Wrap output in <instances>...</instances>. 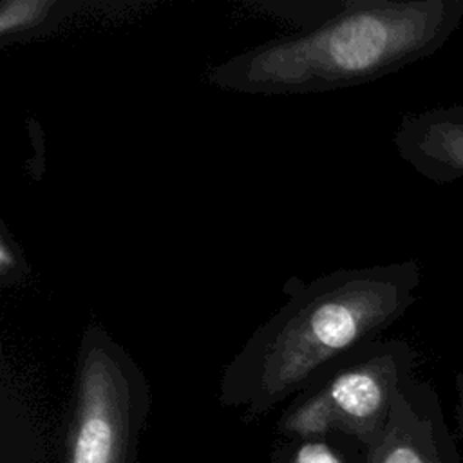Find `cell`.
Returning a JSON list of instances; mask_svg holds the SVG:
<instances>
[{
    "mask_svg": "<svg viewBox=\"0 0 463 463\" xmlns=\"http://www.w3.org/2000/svg\"><path fill=\"white\" fill-rule=\"evenodd\" d=\"M421 280L414 259L289 277L284 304L244 342L221 380V402L260 414L324 378L398 322Z\"/></svg>",
    "mask_w": 463,
    "mask_h": 463,
    "instance_id": "6da1fadb",
    "label": "cell"
},
{
    "mask_svg": "<svg viewBox=\"0 0 463 463\" xmlns=\"http://www.w3.org/2000/svg\"><path fill=\"white\" fill-rule=\"evenodd\" d=\"M461 20L463 0H342L317 27L262 42L204 78L222 90L266 96L354 87L434 54Z\"/></svg>",
    "mask_w": 463,
    "mask_h": 463,
    "instance_id": "7a4b0ae2",
    "label": "cell"
},
{
    "mask_svg": "<svg viewBox=\"0 0 463 463\" xmlns=\"http://www.w3.org/2000/svg\"><path fill=\"white\" fill-rule=\"evenodd\" d=\"M416 349L402 340H373L335 365L286 411L279 430L300 441L342 432L371 449L396 396L414 380Z\"/></svg>",
    "mask_w": 463,
    "mask_h": 463,
    "instance_id": "3957f363",
    "label": "cell"
},
{
    "mask_svg": "<svg viewBox=\"0 0 463 463\" xmlns=\"http://www.w3.org/2000/svg\"><path fill=\"white\" fill-rule=\"evenodd\" d=\"M148 411V383L105 327L89 324L76 354L67 463H134Z\"/></svg>",
    "mask_w": 463,
    "mask_h": 463,
    "instance_id": "277c9868",
    "label": "cell"
},
{
    "mask_svg": "<svg viewBox=\"0 0 463 463\" xmlns=\"http://www.w3.org/2000/svg\"><path fill=\"white\" fill-rule=\"evenodd\" d=\"M367 463H463L443 409L429 382L412 380L396 396Z\"/></svg>",
    "mask_w": 463,
    "mask_h": 463,
    "instance_id": "5b68a950",
    "label": "cell"
},
{
    "mask_svg": "<svg viewBox=\"0 0 463 463\" xmlns=\"http://www.w3.org/2000/svg\"><path fill=\"white\" fill-rule=\"evenodd\" d=\"M398 156L420 175L447 184L463 177V103L405 114L394 132Z\"/></svg>",
    "mask_w": 463,
    "mask_h": 463,
    "instance_id": "8992f818",
    "label": "cell"
},
{
    "mask_svg": "<svg viewBox=\"0 0 463 463\" xmlns=\"http://www.w3.org/2000/svg\"><path fill=\"white\" fill-rule=\"evenodd\" d=\"M90 2L83 0H4L0 4V45H16L47 36Z\"/></svg>",
    "mask_w": 463,
    "mask_h": 463,
    "instance_id": "52a82bcc",
    "label": "cell"
},
{
    "mask_svg": "<svg viewBox=\"0 0 463 463\" xmlns=\"http://www.w3.org/2000/svg\"><path fill=\"white\" fill-rule=\"evenodd\" d=\"M255 11L277 16L300 31H307L338 11L342 0H257L248 4Z\"/></svg>",
    "mask_w": 463,
    "mask_h": 463,
    "instance_id": "ba28073f",
    "label": "cell"
},
{
    "mask_svg": "<svg viewBox=\"0 0 463 463\" xmlns=\"http://www.w3.org/2000/svg\"><path fill=\"white\" fill-rule=\"evenodd\" d=\"M31 275V266L20 248V244L14 241V237L9 233L5 224H2L0 232V288L9 289L24 284Z\"/></svg>",
    "mask_w": 463,
    "mask_h": 463,
    "instance_id": "9c48e42d",
    "label": "cell"
},
{
    "mask_svg": "<svg viewBox=\"0 0 463 463\" xmlns=\"http://www.w3.org/2000/svg\"><path fill=\"white\" fill-rule=\"evenodd\" d=\"M289 463H344L326 443L317 439L302 441Z\"/></svg>",
    "mask_w": 463,
    "mask_h": 463,
    "instance_id": "30bf717a",
    "label": "cell"
},
{
    "mask_svg": "<svg viewBox=\"0 0 463 463\" xmlns=\"http://www.w3.org/2000/svg\"><path fill=\"white\" fill-rule=\"evenodd\" d=\"M456 421L463 436V371L456 374Z\"/></svg>",
    "mask_w": 463,
    "mask_h": 463,
    "instance_id": "8fae6325",
    "label": "cell"
}]
</instances>
